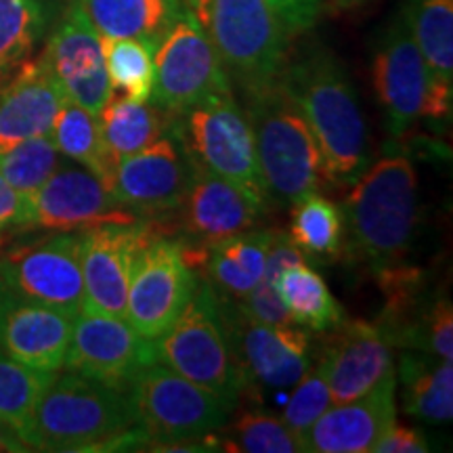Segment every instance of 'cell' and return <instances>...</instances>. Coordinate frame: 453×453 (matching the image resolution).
Returning <instances> with one entry per match:
<instances>
[{"label": "cell", "instance_id": "44dd1931", "mask_svg": "<svg viewBox=\"0 0 453 453\" xmlns=\"http://www.w3.org/2000/svg\"><path fill=\"white\" fill-rule=\"evenodd\" d=\"M73 319L64 311L4 290L0 298V349L32 370L57 373L64 367Z\"/></svg>", "mask_w": 453, "mask_h": 453}, {"label": "cell", "instance_id": "8992f818", "mask_svg": "<svg viewBox=\"0 0 453 453\" xmlns=\"http://www.w3.org/2000/svg\"><path fill=\"white\" fill-rule=\"evenodd\" d=\"M154 342L157 364L237 405L248 380L231 353L211 283L200 280L174 324Z\"/></svg>", "mask_w": 453, "mask_h": 453}, {"label": "cell", "instance_id": "83f0119b", "mask_svg": "<svg viewBox=\"0 0 453 453\" xmlns=\"http://www.w3.org/2000/svg\"><path fill=\"white\" fill-rule=\"evenodd\" d=\"M277 294L286 304L294 326L304 330L326 334L344 321V311L334 298L324 277L304 263L283 269L277 280Z\"/></svg>", "mask_w": 453, "mask_h": 453}, {"label": "cell", "instance_id": "7a4b0ae2", "mask_svg": "<svg viewBox=\"0 0 453 453\" xmlns=\"http://www.w3.org/2000/svg\"><path fill=\"white\" fill-rule=\"evenodd\" d=\"M349 248L373 275L403 265L420 223V187L413 164L387 156L364 170L344 203Z\"/></svg>", "mask_w": 453, "mask_h": 453}, {"label": "cell", "instance_id": "b9f144b4", "mask_svg": "<svg viewBox=\"0 0 453 453\" xmlns=\"http://www.w3.org/2000/svg\"><path fill=\"white\" fill-rule=\"evenodd\" d=\"M32 451L30 445L21 439V434L9 424L0 422V453H24Z\"/></svg>", "mask_w": 453, "mask_h": 453}, {"label": "cell", "instance_id": "30bf717a", "mask_svg": "<svg viewBox=\"0 0 453 453\" xmlns=\"http://www.w3.org/2000/svg\"><path fill=\"white\" fill-rule=\"evenodd\" d=\"M231 93V81L191 11L183 9L154 50L151 104L179 116L212 95Z\"/></svg>", "mask_w": 453, "mask_h": 453}, {"label": "cell", "instance_id": "2e32d148", "mask_svg": "<svg viewBox=\"0 0 453 453\" xmlns=\"http://www.w3.org/2000/svg\"><path fill=\"white\" fill-rule=\"evenodd\" d=\"M65 99L99 116L113 88L107 78L101 36L78 0H70L42 53Z\"/></svg>", "mask_w": 453, "mask_h": 453}, {"label": "cell", "instance_id": "74e56055", "mask_svg": "<svg viewBox=\"0 0 453 453\" xmlns=\"http://www.w3.org/2000/svg\"><path fill=\"white\" fill-rule=\"evenodd\" d=\"M405 349L424 350L445 361L453 359V307L449 298L441 296L424 311Z\"/></svg>", "mask_w": 453, "mask_h": 453}, {"label": "cell", "instance_id": "9c48e42d", "mask_svg": "<svg viewBox=\"0 0 453 453\" xmlns=\"http://www.w3.org/2000/svg\"><path fill=\"white\" fill-rule=\"evenodd\" d=\"M173 133L191 162L269 203L250 120L234 93L212 95L174 116Z\"/></svg>", "mask_w": 453, "mask_h": 453}, {"label": "cell", "instance_id": "1f68e13d", "mask_svg": "<svg viewBox=\"0 0 453 453\" xmlns=\"http://www.w3.org/2000/svg\"><path fill=\"white\" fill-rule=\"evenodd\" d=\"M288 235L307 258H336L344 243L342 212L326 196L311 194L292 203Z\"/></svg>", "mask_w": 453, "mask_h": 453}, {"label": "cell", "instance_id": "8fae6325", "mask_svg": "<svg viewBox=\"0 0 453 453\" xmlns=\"http://www.w3.org/2000/svg\"><path fill=\"white\" fill-rule=\"evenodd\" d=\"M200 275L187 263L183 240L156 229L147 237L130 275L127 319L147 340H157L194 296Z\"/></svg>", "mask_w": 453, "mask_h": 453}, {"label": "cell", "instance_id": "8d00e7d4", "mask_svg": "<svg viewBox=\"0 0 453 453\" xmlns=\"http://www.w3.org/2000/svg\"><path fill=\"white\" fill-rule=\"evenodd\" d=\"M294 393L288 399L281 420L296 437L303 441L307 430L319 420L321 413L332 407V395L327 388L319 365L309 367L304 376L294 384ZM304 447V445H303Z\"/></svg>", "mask_w": 453, "mask_h": 453}, {"label": "cell", "instance_id": "3957f363", "mask_svg": "<svg viewBox=\"0 0 453 453\" xmlns=\"http://www.w3.org/2000/svg\"><path fill=\"white\" fill-rule=\"evenodd\" d=\"M217 50L229 81L252 93L277 78L290 57V32L271 0H183Z\"/></svg>", "mask_w": 453, "mask_h": 453}, {"label": "cell", "instance_id": "4316f807", "mask_svg": "<svg viewBox=\"0 0 453 453\" xmlns=\"http://www.w3.org/2000/svg\"><path fill=\"white\" fill-rule=\"evenodd\" d=\"M97 118L105 147L116 162L156 143L173 130L174 122L173 113L160 110L151 101H134L113 95Z\"/></svg>", "mask_w": 453, "mask_h": 453}, {"label": "cell", "instance_id": "d4e9b609", "mask_svg": "<svg viewBox=\"0 0 453 453\" xmlns=\"http://www.w3.org/2000/svg\"><path fill=\"white\" fill-rule=\"evenodd\" d=\"M101 38H134L156 44L173 26L183 0H78Z\"/></svg>", "mask_w": 453, "mask_h": 453}, {"label": "cell", "instance_id": "5b68a950", "mask_svg": "<svg viewBox=\"0 0 453 453\" xmlns=\"http://www.w3.org/2000/svg\"><path fill=\"white\" fill-rule=\"evenodd\" d=\"M133 426L128 393L65 370L55 373L34 407L27 445L32 451H101Z\"/></svg>", "mask_w": 453, "mask_h": 453}, {"label": "cell", "instance_id": "4dcf8cb0", "mask_svg": "<svg viewBox=\"0 0 453 453\" xmlns=\"http://www.w3.org/2000/svg\"><path fill=\"white\" fill-rule=\"evenodd\" d=\"M53 19V0H0V84L30 59Z\"/></svg>", "mask_w": 453, "mask_h": 453}, {"label": "cell", "instance_id": "f1b7e54d", "mask_svg": "<svg viewBox=\"0 0 453 453\" xmlns=\"http://www.w3.org/2000/svg\"><path fill=\"white\" fill-rule=\"evenodd\" d=\"M50 139L61 156L76 160L110 189L116 160L105 147L99 118L73 101L65 99L57 113ZM111 194V191H110Z\"/></svg>", "mask_w": 453, "mask_h": 453}, {"label": "cell", "instance_id": "6da1fadb", "mask_svg": "<svg viewBox=\"0 0 453 453\" xmlns=\"http://www.w3.org/2000/svg\"><path fill=\"white\" fill-rule=\"evenodd\" d=\"M313 130L330 183L353 185L370 160L364 113L340 59L324 44H307L288 57L277 78Z\"/></svg>", "mask_w": 453, "mask_h": 453}, {"label": "cell", "instance_id": "ba28073f", "mask_svg": "<svg viewBox=\"0 0 453 453\" xmlns=\"http://www.w3.org/2000/svg\"><path fill=\"white\" fill-rule=\"evenodd\" d=\"M372 78L390 139H399L413 124L451 116L453 88L437 82L418 50L403 11L382 32L372 59Z\"/></svg>", "mask_w": 453, "mask_h": 453}, {"label": "cell", "instance_id": "d6986e66", "mask_svg": "<svg viewBox=\"0 0 453 453\" xmlns=\"http://www.w3.org/2000/svg\"><path fill=\"white\" fill-rule=\"evenodd\" d=\"M189 180V157L170 130L116 164L110 183L118 203L137 217L179 211Z\"/></svg>", "mask_w": 453, "mask_h": 453}, {"label": "cell", "instance_id": "cb8c5ba5", "mask_svg": "<svg viewBox=\"0 0 453 453\" xmlns=\"http://www.w3.org/2000/svg\"><path fill=\"white\" fill-rule=\"evenodd\" d=\"M275 229L243 231L208 248L200 277L220 296L242 300L263 280Z\"/></svg>", "mask_w": 453, "mask_h": 453}, {"label": "cell", "instance_id": "277c9868", "mask_svg": "<svg viewBox=\"0 0 453 453\" xmlns=\"http://www.w3.org/2000/svg\"><path fill=\"white\" fill-rule=\"evenodd\" d=\"M243 95V111L250 120L269 200L292 206L303 197L319 194L327 180L324 156L296 104L283 93L280 82Z\"/></svg>", "mask_w": 453, "mask_h": 453}, {"label": "cell", "instance_id": "4fadbf2b", "mask_svg": "<svg viewBox=\"0 0 453 453\" xmlns=\"http://www.w3.org/2000/svg\"><path fill=\"white\" fill-rule=\"evenodd\" d=\"M217 298L231 353L246 380L273 388L294 387L311 367L307 330L294 324H263L243 313L234 298L220 294Z\"/></svg>", "mask_w": 453, "mask_h": 453}, {"label": "cell", "instance_id": "e575fe53", "mask_svg": "<svg viewBox=\"0 0 453 453\" xmlns=\"http://www.w3.org/2000/svg\"><path fill=\"white\" fill-rule=\"evenodd\" d=\"M59 164L61 154L50 134L21 141L0 151V174L15 191L26 197H30L55 173Z\"/></svg>", "mask_w": 453, "mask_h": 453}, {"label": "cell", "instance_id": "d590c367", "mask_svg": "<svg viewBox=\"0 0 453 453\" xmlns=\"http://www.w3.org/2000/svg\"><path fill=\"white\" fill-rule=\"evenodd\" d=\"M231 443L246 453H300L303 441L283 424L281 418L263 411H243L231 424Z\"/></svg>", "mask_w": 453, "mask_h": 453}, {"label": "cell", "instance_id": "5bb4252c", "mask_svg": "<svg viewBox=\"0 0 453 453\" xmlns=\"http://www.w3.org/2000/svg\"><path fill=\"white\" fill-rule=\"evenodd\" d=\"M154 364H157L156 342L141 336L127 317L81 311L73 319L64 361L67 372L128 393L139 373Z\"/></svg>", "mask_w": 453, "mask_h": 453}, {"label": "cell", "instance_id": "f35d334b", "mask_svg": "<svg viewBox=\"0 0 453 453\" xmlns=\"http://www.w3.org/2000/svg\"><path fill=\"white\" fill-rule=\"evenodd\" d=\"M21 229H30V203L0 174V242Z\"/></svg>", "mask_w": 453, "mask_h": 453}, {"label": "cell", "instance_id": "60d3db41", "mask_svg": "<svg viewBox=\"0 0 453 453\" xmlns=\"http://www.w3.org/2000/svg\"><path fill=\"white\" fill-rule=\"evenodd\" d=\"M376 453H424L428 451L426 439L418 433L416 428L405 426V424H390L387 433L376 441L373 449Z\"/></svg>", "mask_w": 453, "mask_h": 453}, {"label": "cell", "instance_id": "484cf974", "mask_svg": "<svg viewBox=\"0 0 453 453\" xmlns=\"http://www.w3.org/2000/svg\"><path fill=\"white\" fill-rule=\"evenodd\" d=\"M401 396L410 416L428 424H447L453 418L451 361L411 349L399 361Z\"/></svg>", "mask_w": 453, "mask_h": 453}, {"label": "cell", "instance_id": "ee69618b", "mask_svg": "<svg viewBox=\"0 0 453 453\" xmlns=\"http://www.w3.org/2000/svg\"><path fill=\"white\" fill-rule=\"evenodd\" d=\"M4 290H7V288H4V283L0 281V298H3V294H4Z\"/></svg>", "mask_w": 453, "mask_h": 453}, {"label": "cell", "instance_id": "7bdbcfd3", "mask_svg": "<svg viewBox=\"0 0 453 453\" xmlns=\"http://www.w3.org/2000/svg\"><path fill=\"white\" fill-rule=\"evenodd\" d=\"M367 0H324L326 7H330L334 13H344V11H353L361 4H365Z\"/></svg>", "mask_w": 453, "mask_h": 453}, {"label": "cell", "instance_id": "ac0fdd59", "mask_svg": "<svg viewBox=\"0 0 453 453\" xmlns=\"http://www.w3.org/2000/svg\"><path fill=\"white\" fill-rule=\"evenodd\" d=\"M30 203V226L50 231H87L107 223H133V214L90 170L61 162L34 194Z\"/></svg>", "mask_w": 453, "mask_h": 453}, {"label": "cell", "instance_id": "f546056e", "mask_svg": "<svg viewBox=\"0 0 453 453\" xmlns=\"http://www.w3.org/2000/svg\"><path fill=\"white\" fill-rule=\"evenodd\" d=\"M403 15L433 76L453 88V0H410Z\"/></svg>", "mask_w": 453, "mask_h": 453}, {"label": "cell", "instance_id": "ffe728a7", "mask_svg": "<svg viewBox=\"0 0 453 453\" xmlns=\"http://www.w3.org/2000/svg\"><path fill=\"white\" fill-rule=\"evenodd\" d=\"M267 203L246 189L212 174L189 160V180L180 202V229L185 240L211 248L237 234L252 229Z\"/></svg>", "mask_w": 453, "mask_h": 453}, {"label": "cell", "instance_id": "7402d4cb", "mask_svg": "<svg viewBox=\"0 0 453 453\" xmlns=\"http://www.w3.org/2000/svg\"><path fill=\"white\" fill-rule=\"evenodd\" d=\"M396 376L372 393L347 403H336L303 437L304 451L313 453H365L395 422Z\"/></svg>", "mask_w": 453, "mask_h": 453}, {"label": "cell", "instance_id": "603a6c76", "mask_svg": "<svg viewBox=\"0 0 453 453\" xmlns=\"http://www.w3.org/2000/svg\"><path fill=\"white\" fill-rule=\"evenodd\" d=\"M65 95L42 57L27 59L0 84V151L21 141L49 137Z\"/></svg>", "mask_w": 453, "mask_h": 453}, {"label": "cell", "instance_id": "836d02e7", "mask_svg": "<svg viewBox=\"0 0 453 453\" xmlns=\"http://www.w3.org/2000/svg\"><path fill=\"white\" fill-rule=\"evenodd\" d=\"M107 78L113 90L124 97L150 101L154 90V50L156 44L134 38H101Z\"/></svg>", "mask_w": 453, "mask_h": 453}, {"label": "cell", "instance_id": "e0dca14e", "mask_svg": "<svg viewBox=\"0 0 453 453\" xmlns=\"http://www.w3.org/2000/svg\"><path fill=\"white\" fill-rule=\"evenodd\" d=\"M395 344L378 321L353 319L336 326L319 357L332 405L372 393L395 373Z\"/></svg>", "mask_w": 453, "mask_h": 453}, {"label": "cell", "instance_id": "ab89813d", "mask_svg": "<svg viewBox=\"0 0 453 453\" xmlns=\"http://www.w3.org/2000/svg\"><path fill=\"white\" fill-rule=\"evenodd\" d=\"M271 4L281 15L292 38L309 32L324 9V0H271Z\"/></svg>", "mask_w": 453, "mask_h": 453}, {"label": "cell", "instance_id": "52a82bcc", "mask_svg": "<svg viewBox=\"0 0 453 453\" xmlns=\"http://www.w3.org/2000/svg\"><path fill=\"white\" fill-rule=\"evenodd\" d=\"M128 396L134 424L147 439V451L214 434L235 407L164 364L145 367L128 388Z\"/></svg>", "mask_w": 453, "mask_h": 453}, {"label": "cell", "instance_id": "d6a6232c", "mask_svg": "<svg viewBox=\"0 0 453 453\" xmlns=\"http://www.w3.org/2000/svg\"><path fill=\"white\" fill-rule=\"evenodd\" d=\"M53 376L19 364L0 349V422L15 428L26 443L34 407Z\"/></svg>", "mask_w": 453, "mask_h": 453}, {"label": "cell", "instance_id": "9a60e30c", "mask_svg": "<svg viewBox=\"0 0 453 453\" xmlns=\"http://www.w3.org/2000/svg\"><path fill=\"white\" fill-rule=\"evenodd\" d=\"M157 225L147 220L107 223L81 234L84 281L82 311L127 317V298L134 260Z\"/></svg>", "mask_w": 453, "mask_h": 453}, {"label": "cell", "instance_id": "7c38bea8", "mask_svg": "<svg viewBox=\"0 0 453 453\" xmlns=\"http://www.w3.org/2000/svg\"><path fill=\"white\" fill-rule=\"evenodd\" d=\"M0 281L17 296L76 317L84 303L81 234L61 231L11 248L0 257Z\"/></svg>", "mask_w": 453, "mask_h": 453}]
</instances>
